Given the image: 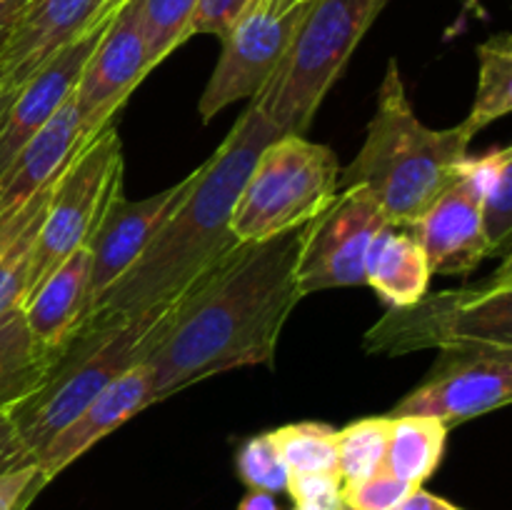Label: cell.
<instances>
[{
    "mask_svg": "<svg viewBox=\"0 0 512 510\" xmlns=\"http://www.w3.org/2000/svg\"><path fill=\"white\" fill-rule=\"evenodd\" d=\"M50 190H53V185H50V188H45L43 193H40V195H35V198L30 200V203H28V208H25V213L20 215V220H18V223H13V225H10V228H3V230H0V250H3L5 245H8L10 240L15 238V235H18V230L23 228V225H25V220H28L30 215H33L35 210H38V205H40V203H45V200H48Z\"/></svg>",
    "mask_w": 512,
    "mask_h": 510,
    "instance_id": "37",
    "label": "cell"
},
{
    "mask_svg": "<svg viewBox=\"0 0 512 510\" xmlns=\"http://www.w3.org/2000/svg\"><path fill=\"white\" fill-rule=\"evenodd\" d=\"M53 353L30 333L23 310L0 318V415L28 398L48 370Z\"/></svg>",
    "mask_w": 512,
    "mask_h": 510,
    "instance_id": "21",
    "label": "cell"
},
{
    "mask_svg": "<svg viewBox=\"0 0 512 510\" xmlns=\"http://www.w3.org/2000/svg\"><path fill=\"white\" fill-rule=\"evenodd\" d=\"M50 193H53V190H50ZM48 200L38 205V210L25 220L23 228L18 230V235L0 250V318H3L5 313H10V310L20 308L25 295H28L35 238H38L40 220H43L45 208H48Z\"/></svg>",
    "mask_w": 512,
    "mask_h": 510,
    "instance_id": "28",
    "label": "cell"
},
{
    "mask_svg": "<svg viewBox=\"0 0 512 510\" xmlns=\"http://www.w3.org/2000/svg\"><path fill=\"white\" fill-rule=\"evenodd\" d=\"M148 73L143 0H125L105 25L73 90L80 143L93 140L105 125L113 123V115Z\"/></svg>",
    "mask_w": 512,
    "mask_h": 510,
    "instance_id": "11",
    "label": "cell"
},
{
    "mask_svg": "<svg viewBox=\"0 0 512 510\" xmlns=\"http://www.w3.org/2000/svg\"><path fill=\"white\" fill-rule=\"evenodd\" d=\"M393 418H363L338 430V475L343 485L360 483L385 468Z\"/></svg>",
    "mask_w": 512,
    "mask_h": 510,
    "instance_id": "25",
    "label": "cell"
},
{
    "mask_svg": "<svg viewBox=\"0 0 512 510\" xmlns=\"http://www.w3.org/2000/svg\"><path fill=\"white\" fill-rule=\"evenodd\" d=\"M118 185H123V148L118 130L110 123L93 140L80 143L63 173L55 178L35 238L28 295L70 253L88 243L110 193Z\"/></svg>",
    "mask_w": 512,
    "mask_h": 510,
    "instance_id": "8",
    "label": "cell"
},
{
    "mask_svg": "<svg viewBox=\"0 0 512 510\" xmlns=\"http://www.w3.org/2000/svg\"><path fill=\"white\" fill-rule=\"evenodd\" d=\"M170 305L138 315H88L75 325L50 358L38 388L5 413L33 463L85 405L125 370L143 363L163 335Z\"/></svg>",
    "mask_w": 512,
    "mask_h": 510,
    "instance_id": "4",
    "label": "cell"
},
{
    "mask_svg": "<svg viewBox=\"0 0 512 510\" xmlns=\"http://www.w3.org/2000/svg\"><path fill=\"white\" fill-rule=\"evenodd\" d=\"M80 145V120L73 95L68 103L18 150L0 173V230L18 223L35 195L55 183Z\"/></svg>",
    "mask_w": 512,
    "mask_h": 510,
    "instance_id": "18",
    "label": "cell"
},
{
    "mask_svg": "<svg viewBox=\"0 0 512 510\" xmlns=\"http://www.w3.org/2000/svg\"><path fill=\"white\" fill-rule=\"evenodd\" d=\"M388 0H313L270 83L258 95L280 135H305L320 103Z\"/></svg>",
    "mask_w": 512,
    "mask_h": 510,
    "instance_id": "5",
    "label": "cell"
},
{
    "mask_svg": "<svg viewBox=\"0 0 512 510\" xmlns=\"http://www.w3.org/2000/svg\"><path fill=\"white\" fill-rule=\"evenodd\" d=\"M413 490L418 488L383 468L360 483L343 485V503L348 510H398Z\"/></svg>",
    "mask_w": 512,
    "mask_h": 510,
    "instance_id": "30",
    "label": "cell"
},
{
    "mask_svg": "<svg viewBox=\"0 0 512 510\" xmlns=\"http://www.w3.org/2000/svg\"><path fill=\"white\" fill-rule=\"evenodd\" d=\"M430 278L428 258L410 230L393 225L380 230L365 258V285L390 308H405L428 293Z\"/></svg>",
    "mask_w": 512,
    "mask_h": 510,
    "instance_id": "20",
    "label": "cell"
},
{
    "mask_svg": "<svg viewBox=\"0 0 512 510\" xmlns=\"http://www.w3.org/2000/svg\"><path fill=\"white\" fill-rule=\"evenodd\" d=\"M88 268L90 253L85 243L70 253L48 278L40 280L20 305L33 338L50 353H55L83 320L88 305Z\"/></svg>",
    "mask_w": 512,
    "mask_h": 510,
    "instance_id": "19",
    "label": "cell"
},
{
    "mask_svg": "<svg viewBox=\"0 0 512 510\" xmlns=\"http://www.w3.org/2000/svg\"><path fill=\"white\" fill-rule=\"evenodd\" d=\"M463 170L475 180L490 255H510L512 240V150L493 148L480 158L468 155Z\"/></svg>",
    "mask_w": 512,
    "mask_h": 510,
    "instance_id": "23",
    "label": "cell"
},
{
    "mask_svg": "<svg viewBox=\"0 0 512 510\" xmlns=\"http://www.w3.org/2000/svg\"><path fill=\"white\" fill-rule=\"evenodd\" d=\"M305 230L308 223L238 243L173 300L163 335L143 360L153 403L225 370L273 363L280 333L303 298Z\"/></svg>",
    "mask_w": 512,
    "mask_h": 510,
    "instance_id": "1",
    "label": "cell"
},
{
    "mask_svg": "<svg viewBox=\"0 0 512 510\" xmlns=\"http://www.w3.org/2000/svg\"><path fill=\"white\" fill-rule=\"evenodd\" d=\"M123 3H125V0H108V10H110V13H115V10H118Z\"/></svg>",
    "mask_w": 512,
    "mask_h": 510,
    "instance_id": "40",
    "label": "cell"
},
{
    "mask_svg": "<svg viewBox=\"0 0 512 510\" xmlns=\"http://www.w3.org/2000/svg\"><path fill=\"white\" fill-rule=\"evenodd\" d=\"M30 463H33V458H30L28 450L20 443L10 418L8 415H0V473H8V470L23 468V465Z\"/></svg>",
    "mask_w": 512,
    "mask_h": 510,
    "instance_id": "34",
    "label": "cell"
},
{
    "mask_svg": "<svg viewBox=\"0 0 512 510\" xmlns=\"http://www.w3.org/2000/svg\"><path fill=\"white\" fill-rule=\"evenodd\" d=\"M512 398V353H440L428 378L393 408L398 415H430L458 425L498 410Z\"/></svg>",
    "mask_w": 512,
    "mask_h": 510,
    "instance_id": "12",
    "label": "cell"
},
{
    "mask_svg": "<svg viewBox=\"0 0 512 510\" xmlns=\"http://www.w3.org/2000/svg\"><path fill=\"white\" fill-rule=\"evenodd\" d=\"M300 3H310V0H273V5L278 13H285V10H290L293 5H300Z\"/></svg>",
    "mask_w": 512,
    "mask_h": 510,
    "instance_id": "39",
    "label": "cell"
},
{
    "mask_svg": "<svg viewBox=\"0 0 512 510\" xmlns=\"http://www.w3.org/2000/svg\"><path fill=\"white\" fill-rule=\"evenodd\" d=\"M250 3L253 0H200L190 35H218L223 40L240 15L250 8Z\"/></svg>",
    "mask_w": 512,
    "mask_h": 510,
    "instance_id": "32",
    "label": "cell"
},
{
    "mask_svg": "<svg viewBox=\"0 0 512 510\" xmlns=\"http://www.w3.org/2000/svg\"><path fill=\"white\" fill-rule=\"evenodd\" d=\"M200 0H143V35L150 70L190 38Z\"/></svg>",
    "mask_w": 512,
    "mask_h": 510,
    "instance_id": "27",
    "label": "cell"
},
{
    "mask_svg": "<svg viewBox=\"0 0 512 510\" xmlns=\"http://www.w3.org/2000/svg\"><path fill=\"white\" fill-rule=\"evenodd\" d=\"M338 155L305 135H278L255 160L230 230L238 243H260L310 223L338 195Z\"/></svg>",
    "mask_w": 512,
    "mask_h": 510,
    "instance_id": "7",
    "label": "cell"
},
{
    "mask_svg": "<svg viewBox=\"0 0 512 510\" xmlns=\"http://www.w3.org/2000/svg\"><path fill=\"white\" fill-rule=\"evenodd\" d=\"M473 138L465 123L445 130L420 123L398 60H390L365 143L353 163L340 170L338 190L360 185L388 225L408 230L460 178Z\"/></svg>",
    "mask_w": 512,
    "mask_h": 510,
    "instance_id": "3",
    "label": "cell"
},
{
    "mask_svg": "<svg viewBox=\"0 0 512 510\" xmlns=\"http://www.w3.org/2000/svg\"><path fill=\"white\" fill-rule=\"evenodd\" d=\"M448 440V425L430 415H398L390 428L385 470L405 483L420 485L438 470Z\"/></svg>",
    "mask_w": 512,
    "mask_h": 510,
    "instance_id": "22",
    "label": "cell"
},
{
    "mask_svg": "<svg viewBox=\"0 0 512 510\" xmlns=\"http://www.w3.org/2000/svg\"><path fill=\"white\" fill-rule=\"evenodd\" d=\"M290 473H338V430L325 423H295L273 430Z\"/></svg>",
    "mask_w": 512,
    "mask_h": 510,
    "instance_id": "26",
    "label": "cell"
},
{
    "mask_svg": "<svg viewBox=\"0 0 512 510\" xmlns=\"http://www.w3.org/2000/svg\"><path fill=\"white\" fill-rule=\"evenodd\" d=\"M153 405L150 398V375L143 363L125 370L118 380L108 385L90 405H85L65 428H60L48 440L35 458L38 468V488L43 490L55 475L63 473L70 463L80 458L85 450L128 423L133 415Z\"/></svg>",
    "mask_w": 512,
    "mask_h": 510,
    "instance_id": "17",
    "label": "cell"
},
{
    "mask_svg": "<svg viewBox=\"0 0 512 510\" xmlns=\"http://www.w3.org/2000/svg\"><path fill=\"white\" fill-rule=\"evenodd\" d=\"M398 510H460V508L450 503V500L440 498V495L418 488L408 495V500H405Z\"/></svg>",
    "mask_w": 512,
    "mask_h": 510,
    "instance_id": "36",
    "label": "cell"
},
{
    "mask_svg": "<svg viewBox=\"0 0 512 510\" xmlns=\"http://www.w3.org/2000/svg\"><path fill=\"white\" fill-rule=\"evenodd\" d=\"M190 180H193V173L180 180V183L170 185V188L160 190L155 195H148L143 200L123 198V185H118L110 193L103 215L98 218L93 235L88 240L90 268L85 315L98 303L100 295L140 258L155 230L160 228V223L168 218L170 210L178 205L185 190L190 188Z\"/></svg>",
    "mask_w": 512,
    "mask_h": 510,
    "instance_id": "13",
    "label": "cell"
},
{
    "mask_svg": "<svg viewBox=\"0 0 512 510\" xmlns=\"http://www.w3.org/2000/svg\"><path fill=\"white\" fill-rule=\"evenodd\" d=\"M110 18L100 20L93 30L58 50L43 68L35 70L33 78L20 85L3 123H0V173L8 168L18 150L68 103Z\"/></svg>",
    "mask_w": 512,
    "mask_h": 510,
    "instance_id": "16",
    "label": "cell"
},
{
    "mask_svg": "<svg viewBox=\"0 0 512 510\" xmlns=\"http://www.w3.org/2000/svg\"><path fill=\"white\" fill-rule=\"evenodd\" d=\"M475 3V0H470V5H473Z\"/></svg>",
    "mask_w": 512,
    "mask_h": 510,
    "instance_id": "41",
    "label": "cell"
},
{
    "mask_svg": "<svg viewBox=\"0 0 512 510\" xmlns=\"http://www.w3.org/2000/svg\"><path fill=\"white\" fill-rule=\"evenodd\" d=\"M13 98H15L13 90H10L8 85H5L3 80H0V123H3V118H5V113H8V108H10V103H13Z\"/></svg>",
    "mask_w": 512,
    "mask_h": 510,
    "instance_id": "38",
    "label": "cell"
},
{
    "mask_svg": "<svg viewBox=\"0 0 512 510\" xmlns=\"http://www.w3.org/2000/svg\"><path fill=\"white\" fill-rule=\"evenodd\" d=\"M478 95L463 120L473 135L512 110V35L500 33L478 45Z\"/></svg>",
    "mask_w": 512,
    "mask_h": 510,
    "instance_id": "24",
    "label": "cell"
},
{
    "mask_svg": "<svg viewBox=\"0 0 512 510\" xmlns=\"http://www.w3.org/2000/svg\"><path fill=\"white\" fill-rule=\"evenodd\" d=\"M30 0H0V55L13 35L15 25L20 23L23 13L28 10Z\"/></svg>",
    "mask_w": 512,
    "mask_h": 510,
    "instance_id": "35",
    "label": "cell"
},
{
    "mask_svg": "<svg viewBox=\"0 0 512 510\" xmlns=\"http://www.w3.org/2000/svg\"><path fill=\"white\" fill-rule=\"evenodd\" d=\"M408 230L428 258L430 275H468L490 258L478 185L463 168L460 178Z\"/></svg>",
    "mask_w": 512,
    "mask_h": 510,
    "instance_id": "14",
    "label": "cell"
},
{
    "mask_svg": "<svg viewBox=\"0 0 512 510\" xmlns=\"http://www.w3.org/2000/svg\"><path fill=\"white\" fill-rule=\"evenodd\" d=\"M363 343L368 353L393 358L425 348L440 353H512L510 255L485 283L425 293L418 303L390 308L365 333Z\"/></svg>",
    "mask_w": 512,
    "mask_h": 510,
    "instance_id": "6",
    "label": "cell"
},
{
    "mask_svg": "<svg viewBox=\"0 0 512 510\" xmlns=\"http://www.w3.org/2000/svg\"><path fill=\"white\" fill-rule=\"evenodd\" d=\"M385 228L388 220L365 188L350 185L338 190L333 203L315 215L305 230L298 263L300 295L365 285V258Z\"/></svg>",
    "mask_w": 512,
    "mask_h": 510,
    "instance_id": "10",
    "label": "cell"
},
{
    "mask_svg": "<svg viewBox=\"0 0 512 510\" xmlns=\"http://www.w3.org/2000/svg\"><path fill=\"white\" fill-rule=\"evenodd\" d=\"M238 475L250 490L263 493H283L288 488V465L280 455L273 435L263 433L250 438L238 453Z\"/></svg>",
    "mask_w": 512,
    "mask_h": 510,
    "instance_id": "29",
    "label": "cell"
},
{
    "mask_svg": "<svg viewBox=\"0 0 512 510\" xmlns=\"http://www.w3.org/2000/svg\"><path fill=\"white\" fill-rule=\"evenodd\" d=\"M285 493L303 510H348L338 473H290Z\"/></svg>",
    "mask_w": 512,
    "mask_h": 510,
    "instance_id": "31",
    "label": "cell"
},
{
    "mask_svg": "<svg viewBox=\"0 0 512 510\" xmlns=\"http://www.w3.org/2000/svg\"><path fill=\"white\" fill-rule=\"evenodd\" d=\"M38 493L35 463L0 473V510H25Z\"/></svg>",
    "mask_w": 512,
    "mask_h": 510,
    "instance_id": "33",
    "label": "cell"
},
{
    "mask_svg": "<svg viewBox=\"0 0 512 510\" xmlns=\"http://www.w3.org/2000/svg\"><path fill=\"white\" fill-rule=\"evenodd\" d=\"M258 100H250L190 188L160 223L140 258L100 295L88 315H138L178 300L213 263L238 245L230 218L255 160L278 138ZM85 315V318H88Z\"/></svg>",
    "mask_w": 512,
    "mask_h": 510,
    "instance_id": "2",
    "label": "cell"
},
{
    "mask_svg": "<svg viewBox=\"0 0 512 510\" xmlns=\"http://www.w3.org/2000/svg\"><path fill=\"white\" fill-rule=\"evenodd\" d=\"M110 15L108 0H30L0 55V80L18 93L58 50Z\"/></svg>",
    "mask_w": 512,
    "mask_h": 510,
    "instance_id": "15",
    "label": "cell"
},
{
    "mask_svg": "<svg viewBox=\"0 0 512 510\" xmlns=\"http://www.w3.org/2000/svg\"><path fill=\"white\" fill-rule=\"evenodd\" d=\"M295 510H303V508H295Z\"/></svg>",
    "mask_w": 512,
    "mask_h": 510,
    "instance_id": "42",
    "label": "cell"
},
{
    "mask_svg": "<svg viewBox=\"0 0 512 510\" xmlns=\"http://www.w3.org/2000/svg\"><path fill=\"white\" fill-rule=\"evenodd\" d=\"M313 3V0H310ZM310 3L278 13L273 0H253L223 38V53L200 95L198 113L210 123L238 100L258 98L283 63Z\"/></svg>",
    "mask_w": 512,
    "mask_h": 510,
    "instance_id": "9",
    "label": "cell"
}]
</instances>
